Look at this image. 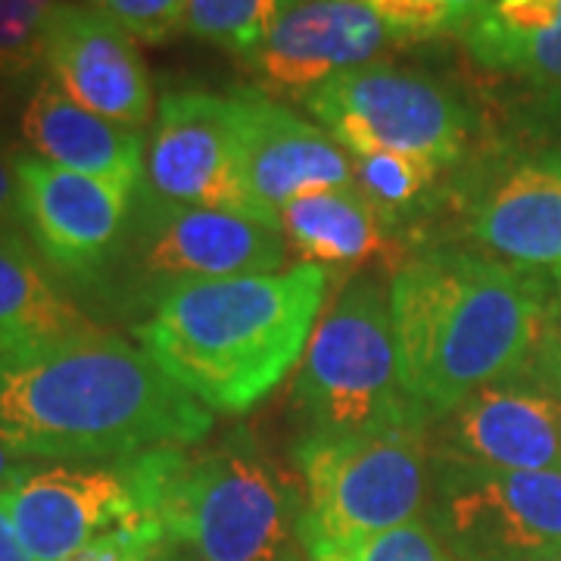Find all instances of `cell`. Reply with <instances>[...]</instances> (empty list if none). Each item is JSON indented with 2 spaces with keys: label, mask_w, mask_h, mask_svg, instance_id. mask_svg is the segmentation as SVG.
Segmentation results:
<instances>
[{
  "label": "cell",
  "mask_w": 561,
  "mask_h": 561,
  "mask_svg": "<svg viewBox=\"0 0 561 561\" xmlns=\"http://www.w3.org/2000/svg\"><path fill=\"white\" fill-rule=\"evenodd\" d=\"M57 0H0V79L16 84L44 66V32Z\"/></svg>",
  "instance_id": "obj_25"
},
{
  "label": "cell",
  "mask_w": 561,
  "mask_h": 561,
  "mask_svg": "<svg viewBox=\"0 0 561 561\" xmlns=\"http://www.w3.org/2000/svg\"><path fill=\"white\" fill-rule=\"evenodd\" d=\"M297 0H187L184 28L247 60Z\"/></svg>",
  "instance_id": "obj_22"
},
{
  "label": "cell",
  "mask_w": 561,
  "mask_h": 561,
  "mask_svg": "<svg viewBox=\"0 0 561 561\" xmlns=\"http://www.w3.org/2000/svg\"><path fill=\"white\" fill-rule=\"evenodd\" d=\"M559 300H561V280H559Z\"/></svg>",
  "instance_id": "obj_37"
},
{
  "label": "cell",
  "mask_w": 561,
  "mask_h": 561,
  "mask_svg": "<svg viewBox=\"0 0 561 561\" xmlns=\"http://www.w3.org/2000/svg\"><path fill=\"white\" fill-rule=\"evenodd\" d=\"M225 101L241 147L247 187L272 216H280L297 197L356 184L353 157L341 144L272 94L234 88Z\"/></svg>",
  "instance_id": "obj_14"
},
{
  "label": "cell",
  "mask_w": 561,
  "mask_h": 561,
  "mask_svg": "<svg viewBox=\"0 0 561 561\" xmlns=\"http://www.w3.org/2000/svg\"><path fill=\"white\" fill-rule=\"evenodd\" d=\"M98 331L50 278L25 234H0V356L35 353Z\"/></svg>",
  "instance_id": "obj_19"
},
{
  "label": "cell",
  "mask_w": 561,
  "mask_h": 561,
  "mask_svg": "<svg viewBox=\"0 0 561 561\" xmlns=\"http://www.w3.org/2000/svg\"><path fill=\"white\" fill-rule=\"evenodd\" d=\"M400 41H424L465 32L493 0H356Z\"/></svg>",
  "instance_id": "obj_24"
},
{
  "label": "cell",
  "mask_w": 561,
  "mask_h": 561,
  "mask_svg": "<svg viewBox=\"0 0 561 561\" xmlns=\"http://www.w3.org/2000/svg\"><path fill=\"white\" fill-rule=\"evenodd\" d=\"M278 219L284 243L306 265L331 272L390 256V225L356 184L297 197Z\"/></svg>",
  "instance_id": "obj_20"
},
{
  "label": "cell",
  "mask_w": 561,
  "mask_h": 561,
  "mask_svg": "<svg viewBox=\"0 0 561 561\" xmlns=\"http://www.w3.org/2000/svg\"><path fill=\"white\" fill-rule=\"evenodd\" d=\"M393 41L400 38L356 0H297L243 62L260 91L302 103L324 81L378 60Z\"/></svg>",
  "instance_id": "obj_16"
},
{
  "label": "cell",
  "mask_w": 561,
  "mask_h": 561,
  "mask_svg": "<svg viewBox=\"0 0 561 561\" xmlns=\"http://www.w3.org/2000/svg\"><path fill=\"white\" fill-rule=\"evenodd\" d=\"M32 465H35V461L22 459V456H16V453H10L7 446H0V490H3V486H10V483L16 481L20 474H25Z\"/></svg>",
  "instance_id": "obj_32"
},
{
  "label": "cell",
  "mask_w": 561,
  "mask_h": 561,
  "mask_svg": "<svg viewBox=\"0 0 561 561\" xmlns=\"http://www.w3.org/2000/svg\"><path fill=\"white\" fill-rule=\"evenodd\" d=\"M353 172L356 187L393 228L427 197L440 175V165L409 153H359L353 157Z\"/></svg>",
  "instance_id": "obj_23"
},
{
  "label": "cell",
  "mask_w": 561,
  "mask_h": 561,
  "mask_svg": "<svg viewBox=\"0 0 561 561\" xmlns=\"http://www.w3.org/2000/svg\"><path fill=\"white\" fill-rule=\"evenodd\" d=\"M556 280H561V272H556Z\"/></svg>",
  "instance_id": "obj_36"
},
{
  "label": "cell",
  "mask_w": 561,
  "mask_h": 561,
  "mask_svg": "<svg viewBox=\"0 0 561 561\" xmlns=\"http://www.w3.org/2000/svg\"><path fill=\"white\" fill-rule=\"evenodd\" d=\"M16 172L22 225L47 268L66 280L101 284L125 243L138 191L38 157H16Z\"/></svg>",
  "instance_id": "obj_10"
},
{
  "label": "cell",
  "mask_w": 561,
  "mask_h": 561,
  "mask_svg": "<svg viewBox=\"0 0 561 561\" xmlns=\"http://www.w3.org/2000/svg\"><path fill=\"white\" fill-rule=\"evenodd\" d=\"M294 459L306 496V556L419 522L431 500L427 431L302 434Z\"/></svg>",
  "instance_id": "obj_6"
},
{
  "label": "cell",
  "mask_w": 561,
  "mask_h": 561,
  "mask_svg": "<svg viewBox=\"0 0 561 561\" xmlns=\"http://www.w3.org/2000/svg\"><path fill=\"white\" fill-rule=\"evenodd\" d=\"M144 187L181 206L280 221L250 194L228 101L209 91H169L162 98L144 160Z\"/></svg>",
  "instance_id": "obj_11"
},
{
  "label": "cell",
  "mask_w": 561,
  "mask_h": 561,
  "mask_svg": "<svg viewBox=\"0 0 561 561\" xmlns=\"http://www.w3.org/2000/svg\"><path fill=\"white\" fill-rule=\"evenodd\" d=\"M44 69L66 98L140 131L153 113V84L135 38L98 7L57 3L44 32Z\"/></svg>",
  "instance_id": "obj_15"
},
{
  "label": "cell",
  "mask_w": 561,
  "mask_h": 561,
  "mask_svg": "<svg viewBox=\"0 0 561 561\" xmlns=\"http://www.w3.org/2000/svg\"><path fill=\"white\" fill-rule=\"evenodd\" d=\"M290 402L306 434L431 427L402 387L387 280L356 275L343 284L309 337Z\"/></svg>",
  "instance_id": "obj_5"
},
{
  "label": "cell",
  "mask_w": 561,
  "mask_h": 561,
  "mask_svg": "<svg viewBox=\"0 0 561 561\" xmlns=\"http://www.w3.org/2000/svg\"><path fill=\"white\" fill-rule=\"evenodd\" d=\"M424 522L456 561L561 559V468L490 471L431 459Z\"/></svg>",
  "instance_id": "obj_9"
},
{
  "label": "cell",
  "mask_w": 561,
  "mask_h": 561,
  "mask_svg": "<svg viewBox=\"0 0 561 561\" xmlns=\"http://www.w3.org/2000/svg\"><path fill=\"white\" fill-rule=\"evenodd\" d=\"M157 561H191V559H187V556H181L179 549H165Z\"/></svg>",
  "instance_id": "obj_33"
},
{
  "label": "cell",
  "mask_w": 561,
  "mask_h": 561,
  "mask_svg": "<svg viewBox=\"0 0 561 561\" xmlns=\"http://www.w3.org/2000/svg\"><path fill=\"white\" fill-rule=\"evenodd\" d=\"M461 38L468 54L493 72L561 84V0H493Z\"/></svg>",
  "instance_id": "obj_21"
},
{
  "label": "cell",
  "mask_w": 561,
  "mask_h": 561,
  "mask_svg": "<svg viewBox=\"0 0 561 561\" xmlns=\"http://www.w3.org/2000/svg\"><path fill=\"white\" fill-rule=\"evenodd\" d=\"M549 561H561V559H549Z\"/></svg>",
  "instance_id": "obj_38"
},
{
  "label": "cell",
  "mask_w": 561,
  "mask_h": 561,
  "mask_svg": "<svg viewBox=\"0 0 561 561\" xmlns=\"http://www.w3.org/2000/svg\"><path fill=\"white\" fill-rule=\"evenodd\" d=\"M125 468L169 549L191 561H306L302 483L247 427L203 449L160 446Z\"/></svg>",
  "instance_id": "obj_4"
},
{
  "label": "cell",
  "mask_w": 561,
  "mask_h": 561,
  "mask_svg": "<svg viewBox=\"0 0 561 561\" xmlns=\"http://www.w3.org/2000/svg\"><path fill=\"white\" fill-rule=\"evenodd\" d=\"M169 549L160 522L150 512H135L131 518L113 524L62 561H157Z\"/></svg>",
  "instance_id": "obj_27"
},
{
  "label": "cell",
  "mask_w": 561,
  "mask_h": 561,
  "mask_svg": "<svg viewBox=\"0 0 561 561\" xmlns=\"http://www.w3.org/2000/svg\"><path fill=\"white\" fill-rule=\"evenodd\" d=\"M22 140L38 160L69 172L116 181L138 191L144 184L140 131L122 128L66 98L60 84L44 76L35 81L20 113Z\"/></svg>",
  "instance_id": "obj_18"
},
{
  "label": "cell",
  "mask_w": 561,
  "mask_h": 561,
  "mask_svg": "<svg viewBox=\"0 0 561 561\" xmlns=\"http://www.w3.org/2000/svg\"><path fill=\"white\" fill-rule=\"evenodd\" d=\"M306 561H456L446 546L437 540L431 524L419 522L393 527L387 534L368 537L346 546H331V549H316Z\"/></svg>",
  "instance_id": "obj_26"
},
{
  "label": "cell",
  "mask_w": 561,
  "mask_h": 561,
  "mask_svg": "<svg viewBox=\"0 0 561 561\" xmlns=\"http://www.w3.org/2000/svg\"><path fill=\"white\" fill-rule=\"evenodd\" d=\"M405 393L427 424L530 362L552 324L537 272L468 250H424L390 280Z\"/></svg>",
  "instance_id": "obj_2"
},
{
  "label": "cell",
  "mask_w": 561,
  "mask_h": 561,
  "mask_svg": "<svg viewBox=\"0 0 561 561\" xmlns=\"http://www.w3.org/2000/svg\"><path fill=\"white\" fill-rule=\"evenodd\" d=\"M0 502L35 561L69 559L98 534L140 512L125 461L32 465L0 490Z\"/></svg>",
  "instance_id": "obj_13"
},
{
  "label": "cell",
  "mask_w": 561,
  "mask_h": 561,
  "mask_svg": "<svg viewBox=\"0 0 561 561\" xmlns=\"http://www.w3.org/2000/svg\"><path fill=\"white\" fill-rule=\"evenodd\" d=\"M328 284L331 272L306 262L187 284L165 294L135 334L147 356L209 412L243 415L302 359Z\"/></svg>",
  "instance_id": "obj_3"
},
{
  "label": "cell",
  "mask_w": 561,
  "mask_h": 561,
  "mask_svg": "<svg viewBox=\"0 0 561 561\" xmlns=\"http://www.w3.org/2000/svg\"><path fill=\"white\" fill-rule=\"evenodd\" d=\"M549 160L556 162V165L561 169V147H559V150H549Z\"/></svg>",
  "instance_id": "obj_34"
},
{
  "label": "cell",
  "mask_w": 561,
  "mask_h": 561,
  "mask_svg": "<svg viewBox=\"0 0 561 561\" xmlns=\"http://www.w3.org/2000/svg\"><path fill=\"white\" fill-rule=\"evenodd\" d=\"M0 561H35L28 556V549L22 546L20 534L13 527V518L7 515L3 502H0Z\"/></svg>",
  "instance_id": "obj_31"
},
{
  "label": "cell",
  "mask_w": 561,
  "mask_h": 561,
  "mask_svg": "<svg viewBox=\"0 0 561 561\" xmlns=\"http://www.w3.org/2000/svg\"><path fill=\"white\" fill-rule=\"evenodd\" d=\"M213 412L110 331L0 356V446L22 459L119 465L194 446Z\"/></svg>",
  "instance_id": "obj_1"
},
{
  "label": "cell",
  "mask_w": 561,
  "mask_h": 561,
  "mask_svg": "<svg viewBox=\"0 0 561 561\" xmlns=\"http://www.w3.org/2000/svg\"><path fill=\"white\" fill-rule=\"evenodd\" d=\"M22 228V194L16 157L0 150V234H20Z\"/></svg>",
  "instance_id": "obj_30"
},
{
  "label": "cell",
  "mask_w": 561,
  "mask_h": 561,
  "mask_svg": "<svg viewBox=\"0 0 561 561\" xmlns=\"http://www.w3.org/2000/svg\"><path fill=\"white\" fill-rule=\"evenodd\" d=\"M284 250L280 221L181 206L140 184L125 243L101 284H113L125 306L153 309L187 284L280 272Z\"/></svg>",
  "instance_id": "obj_7"
},
{
  "label": "cell",
  "mask_w": 561,
  "mask_h": 561,
  "mask_svg": "<svg viewBox=\"0 0 561 561\" xmlns=\"http://www.w3.org/2000/svg\"><path fill=\"white\" fill-rule=\"evenodd\" d=\"M465 234L493 260L561 272V169L549 153L483 181L465 203Z\"/></svg>",
  "instance_id": "obj_17"
},
{
  "label": "cell",
  "mask_w": 561,
  "mask_h": 561,
  "mask_svg": "<svg viewBox=\"0 0 561 561\" xmlns=\"http://www.w3.org/2000/svg\"><path fill=\"white\" fill-rule=\"evenodd\" d=\"M527 371L537 378V381L556 397V402L561 405V328L549 324L546 334L537 343L534 356L527 362Z\"/></svg>",
  "instance_id": "obj_29"
},
{
  "label": "cell",
  "mask_w": 561,
  "mask_h": 561,
  "mask_svg": "<svg viewBox=\"0 0 561 561\" xmlns=\"http://www.w3.org/2000/svg\"><path fill=\"white\" fill-rule=\"evenodd\" d=\"M91 3L144 44L172 41L184 28V16H187V0H91Z\"/></svg>",
  "instance_id": "obj_28"
},
{
  "label": "cell",
  "mask_w": 561,
  "mask_h": 561,
  "mask_svg": "<svg viewBox=\"0 0 561 561\" xmlns=\"http://www.w3.org/2000/svg\"><path fill=\"white\" fill-rule=\"evenodd\" d=\"M0 110H3V79H0Z\"/></svg>",
  "instance_id": "obj_35"
},
{
  "label": "cell",
  "mask_w": 561,
  "mask_h": 561,
  "mask_svg": "<svg viewBox=\"0 0 561 561\" xmlns=\"http://www.w3.org/2000/svg\"><path fill=\"white\" fill-rule=\"evenodd\" d=\"M434 461L490 471L561 468V405L524 365L483 383L437 424L427 427Z\"/></svg>",
  "instance_id": "obj_12"
},
{
  "label": "cell",
  "mask_w": 561,
  "mask_h": 561,
  "mask_svg": "<svg viewBox=\"0 0 561 561\" xmlns=\"http://www.w3.org/2000/svg\"><path fill=\"white\" fill-rule=\"evenodd\" d=\"M306 110L346 153H409L437 165L465 157L474 119L437 79L368 62L324 81L306 98Z\"/></svg>",
  "instance_id": "obj_8"
}]
</instances>
